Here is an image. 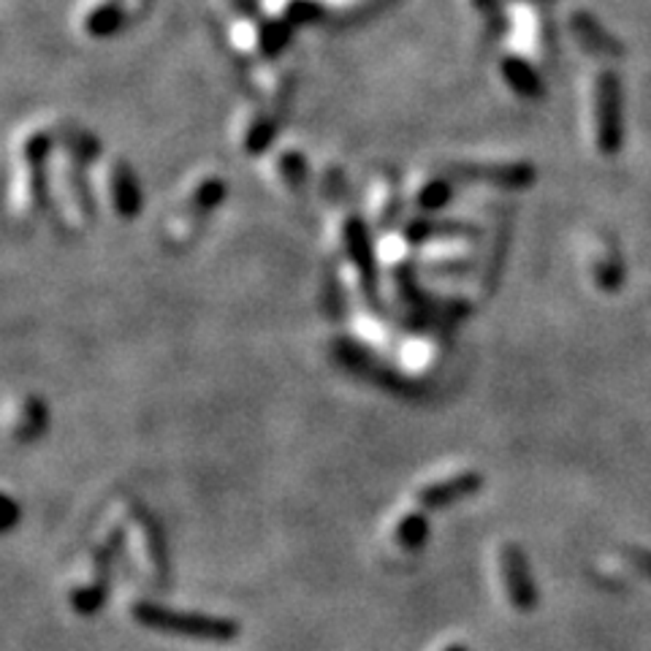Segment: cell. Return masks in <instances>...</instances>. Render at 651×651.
I'll list each match as a JSON object with an SVG mask.
<instances>
[{
    "label": "cell",
    "instance_id": "1",
    "mask_svg": "<svg viewBox=\"0 0 651 651\" xmlns=\"http://www.w3.org/2000/svg\"><path fill=\"white\" fill-rule=\"evenodd\" d=\"M96 155V142L87 133H63L50 158V202L57 217L74 231H82L93 220L87 163Z\"/></svg>",
    "mask_w": 651,
    "mask_h": 651
},
{
    "label": "cell",
    "instance_id": "2",
    "mask_svg": "<svg viewBox=\"0 0 651 651\" xmlns=\"http://www.w3.org/2000/svg\"><path fill=\"white\" fill-rule=\"evenodd\" d=\"M109 541L117 551V565L131 560L139 576L152 584H163L169 578V554L163 532L158 521L137 502H128L117 524L109 527Z\"/></svg>",
    "mask_w": 651,
    "mask_h": 651
},
{
    "label": "cell",
    "instance_id": "3",
    "mask_svg": "<svg viewBox=\"0 0 651 651\" xmlns=\"http://www.w3.org/2000/svg\"><path fill=\"white\" fill-rule=\"evenodd\" d=\"M128 614L144 630L161 632V636L182 638V641H202V643H228L239 638V621L228 616L177 611V608L161 606L155 600H137L128 606Z\"/></svg>",
    "mask_w": 651,
    "mask_h": 651
},
{
    "label": "cell",
    "instance_id": "4",
    "mask_svg": "<svg viewBox=\"0 0 651 651\" xmlns=\"http://www.w3.org/2000/svg\"><path fill=\"white\" fill-rule=\"evenodd\" d=\"M55 139L44 131H25L17 147L14 163V207L17 213L33 217L50 202V158Z\"/></svg>",
    "mask_w": 651,
    "mask_h": 651
},
{
    "label": "cell",
    "instance_id": "5",
    "mask_svg": "<svg viewBox=\"0 0 651 651\" xmlns=\"http://www.w3.org/2000/svg\"><path fill=\"white\" fill-rule=\"evenodd\" d=\"M586 122H589L592 144L603 155H614L616 147L621 142V98L619 79L611 72H597L589 79Z\"/></svg>",
    "mask_w": 651,
    "mask_h": 651
},
{
    "label": "cell",
    "instance_id": "6",
    "mask_svg": "<svg viewBox=\"0 0 651 651\" xmlns=\"http://www.w3.org/2000/svg\"><path fill=\"white\" fill-rule=\"evenodd\" d=\"M223 196H226V185H223L220 177L198 180L196 185L191 187V193L185 196V202H182L172 215H166V223H163V239H166L172 248L191 245L193 239L198 237L204 223H207V217L223 204Z\"/></svg>",
    "mask_w": 651,
    "mask_h": 651
},
{
    "label": "cell",
    "instance_id": "7",
    "mask_svg": "<svg viewBox=\"0 0 651 651\" xmlns=\"http://www.w3.org/2000/svg\"><path fill=\"white\" fill-rule=\"evenodd\" d=\"M510 25V50L530 66L541 68L551 55L549 17L541 0H513L506 11Z\"/></svg>",
    "mask_w": 651,
    "mask_h": 651
},
{
    "label": "cell",
    "instance_id": "8",
    "mask_svg": "<svg viewBox=\"0 0 651 651\" xmlns=\"http://www.w3.org/2000/svg\"><path fill=\"white\" fill-rule=\"evenodd\" d=\"M117 567V551L111 541H101L87 554V573L74 581L66 589V600L74 614L93 616L101 611V606L109 597L111 571Z\"/></svg>",
    "mask_w": 651,
    "mask_h": 651
},
{
    "label": "cell",
    "instance_id": "9",
    "mask_svg": "<svg viewBox=\"0 0 651 651\" xmlns=\"http://www.w3.org/2000/svg\"><path fill=\"white\" fill-rule=\"evenodd\" d=\"M339 253L354 272L356 285L364 296L378 299V261H375L372 242H369V226L359 215H345L337 231Z\"/></svg>",
    "mask_w": 651,
    "mask_h": 651
},
{
    "label": "cell",
    "instance_id": "10",
    "mask_svg": "<svg viewBox=\"0 0 651 651\" xmlns=\"http://www.w3.org/2000/svg\"><path fill=\"white\" fill-rule=\"evenodd\" d=\"M497 581H500L502 597L516 614H530L538 606V586L532 578L527 554L516 543H500L495 554Z\"/></svg>",
    "mask_w": 651,
    "mask_h": 651
},
{
    "label": "cell",
    "instance_id": "11",
    "mask_svg": "<svg viewBox=\"0 0 651 651\" xmlns=\"http://www.w3.org/2000/svg\"><path fill=\"white\" fill-rule=\"evenodd\" d=\"M98 191L104 193L109 209L120 220H133L142 209V187H139L137 174L120 158L98 163Z\"/></svg>",
    "mask_w": 651,
    "mask_h": 651
},
{
    "label": "cell",
    "instance_id": "12",
    "mask_svg": "<svg viewBox=\"0 0 651 651\" xmlns=\"http://www.w3.org/2000/svg\"><path fill=\"white\" fill-rule=\"evenodd\" d=\"M480 489H484V475L478 470H459L419 486L413 500L421 510H443L456 506V502H465L467 497L478 495Z\"/></svg>",
    "mask_w": 651,
    "mask_h": 651
},
{
    "label": "cell",
    "instance_id": "13",
    "mask_svg": "<svg viewBox=\"0 0 651 651\" xmlns=\"http://www.w3.org/2000/svg\"><path fill=\"white\" fill-rule=\"evenodd\" d=\"M147 3L150 0H87L79 14V25L87 36H107L144 11Z\"/></svg>",
    "mask_w": 651,
    "mask_h": 651
},
{
    "label": "cell",
    "instance_id": "14",
    "mask_svg": "<svg viewBox=\"0 0 651 651\" xmlns=\"http://www.w3.org/2000/svg\"><path fill=\"white\" fill-rule=\"evenodd\" d=\"M272 137H274V120L269 117V111L263 109L261 101H256L253 107H245L239 111L237 144L245 155H263L267 147L272 144Z\"/></svg>",
    "mask_w": 651,
    "mask_h": 651
},
{
    "label": "cell",
    "instance_id": "15",
    "mask_svg": "<svg viewBox=\"0 0 651 651\" xmlns=\"http://www.w3.org/2000/svg\"><path fill=\"white\" fill-rule=\"evenodd\" d=\"M46 424H50L46 402H41L33 394L17 399L14 410H11L9 421H6L11 440H17V443H33V440H39L46 432Z\"/></svg>",
    "mask_w": 651,
    "mask_h": 651
},
{
    "label": "cell",
    "instance_id": "16",
    "mask_svg": "<svg viewBox=\"0 0 651 651\" xmlns=\"http://www.w3.org/2000/svg\"><path fill=\"white\" fill-rule=\"evenodd\" d=\"M367 198H369L367 223H372L378 231H389V228L399 220V209H402V196H399L394 177H391V174H378L372 185L367 187Z\"/></svg>",
    "mask_w": 651,
    "mask_h": 651
},
{
    "label": "cell",
    "instance_id": "17",
    "mask_svg": "<svg viewBox=\"0 0 651 651\" xmlns=\"http://www.w3.org/2000/svg\"><path fill=\"white\" fill-rule=\"evenodd\" d=\"M430 541V521H426L424 510H404L399 513L389 527V543L391 549H397L399 554L413 556L424 549Z\"/></svg>",
    "mask_w": 651,
    "mask_h": 651
},
{
    "label": "cell",
    "instance_id": "18",
    "mask_svg": "<svg viewBox=\"0 0 651 651\" xmlns=\"http://www.w3.org/2000/svg\"><path fill=\"white\" fill-rule=\"evenodd\" d=\"M454 172H426L413 187V196H410L413 198V207L424 215L443 209L451 202V196H454Z\"/></svg>",
    "mask_w": 651,
    "mask_h": 651
},
{
    "label": "cell",
    "instance_id": "19",
    "mask_svg": "<svg viewBox=\"0 0 651 651\" xmlns=\"http://www.w3.org/2000/svg\"><path fill=\"white\" fill-rule=\"evenodd\" d=\"M459 172L462 177L484 180L500 187H524L535 180V172H532V166H527V163H491V166L473 163V166L459 169Z\"/></svg>",
    "mask_w": 651,
    "mask_h": 651
},
{
    "label": "cell",
    "instance_id": "20",
    "mask_svg": "<svg viewBox=\"0 0 651 651\" xmlns=\"http://www.w3.org/2000/svg\"><path fill=\"white\" fill-rule=\"evenodd\" d=\"M269 172L285 193H302L307 185V161L296 150L274 152Z\"/></svg>",
    "mask_w": 651,
    "mask_h": 651
},
{
    "label": "cell",
    "instance_id": "21",
    "mask_svg": "<svg viewBox=\"0 0 651 651\" xmlns=\"http://www.w3.org/2000/svg\"><path fill=\"white\" fill-rule=\"evenodd\" d=\"M589 278L600 291H616L621 283V261L611 242H600L589 253Z\"/></svg>",
    "mask_w": 651,
    "mask_h": 651
},
{
    "label": "cell",
    "instance_id": "22",
    "mask_svg": "<svg viewBox=\"0 0 651 651\" xmlns=\"http://www.w3.org/2000/svg\"><path fill=\"white\" fill-rule=\"evenodd\" d=\"M573 33H576L578 44L584 46V50H589L592 55H600V57H614L619 55L621 46L616 44V41L608 36L606 31H603L600 25H597L595 17L589 14H576L573 17Z\"/></svg>",
    "mask_w": 651,
    "mask_h": 651
},
{
    "label": "cell",
    "instance_id": "23",
    "mask_svg": "<svg viewBox=\"0 0 651 651\" xmlns=\"http://www.w3.org/2000/svg\"><path fill=\"white\" fill-rule=\"evenodd\" d=\"M17 516H20V510H17L14 497H6V524H3L6 532L17 524Z\"/></svg>",
    "mask_w": 651,
    "mask_h": 651
},
{
    "label": "cell",
    "instance_id": "24",
    "mask_svg": "<svg viewBox=\"0 0 651 651\" xmlns=\"http://www.w3.org/2000/svg\"><path fill=\"white\" fill-rule=\"evenodd\" d=\"M440 651H470V649H467V643H462V641H454V643H445V647H443V649H440Z\"/></svg>",
    "mask_w": 651,
    "mask_h": 651
}]
</instances>
